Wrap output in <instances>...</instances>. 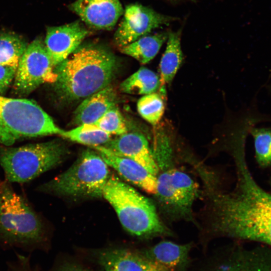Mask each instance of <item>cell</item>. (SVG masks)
I'll return each instance as SVG.
<instances>
[{"label":"cell","instance_id":"13","mask_svg":"<svg viewBox=\"0 0 271 271\" xmlns=\"http://www.w3.org/2000/svg\"><path fill=\"white\" fill-rule=\"evenodd\" d=\"M111 152L137 162L157 176L159 169L148 140L138 132H126L111 139L104 145Z\"/></svg>","mask_w":271,"mask_h":271},{"label":"cell","instance_id":"31","mask_svg":"<svg viewBox=\"0 0 271 271\" xmlns=\"http://www.w3.org/2000/svg\"><path fill=\"white\" fill-rule=\"evenodd\" d=\"M270 184H271V178H270Z\"/></svg>","mask_w":271,"mask_h":271},{"label":"cell","instance_id":"18","mask_svg":"<svg viewBox=\"0 0 271 271\" xmlns=\"http://www.w3.org/2000/svg\"><path fill=\"white\" fill-rule=\"evenodd\" d=\"M180 30L169 32L167 46L161 58L160 69L161 72V90L163 87L171 82L182 63L183 55L181 45Z\"/></svg>","mask_w":271,"mask_h":271},{"label":"cell","instance_id":"4","mask_svg":"<svg viewBox=\"0 0 271 271\" xmlns=\"http://www.w3.org/2000/svg\"><path fill=\"white\" fill-rule=\"evenodd\" d=\"M44 234L39 215L9 182H0V240L12 245L31 246L42 242Z\"/></svg>","mask_w":271,"mask_h":271},{"label":"cell","instance_id":"6","mask_svg":"<svg viewBox=\"0 0 271 271\" xmlns=\"http://www.w3.org/2000/svg\"><path fill=\"white\" fill-rule=\"evenodd\" d=\"M63 131L36 102L0 95V143L8 146L24 138L60 136Z\"/></svg>","mask_w":271,"mask_h":271},{"label":"cell","instance_id":"9","mask_svg":"<svg viewBox=\"0 0 271 271\" xmlns=\"http://www.w3.org/2000/svg\"><path fill=\"white\" fill-rule=\"evenodd\" d=\"M57 79L51 59L41 38L27 46L18 63L14 88L20 94H28L41 84L54 83Z\"/></svg>","mask_w":271,"mask_h":271},{"label":"cell","instance_id":"30","mask_svg":"<svg viewBox=\"0 0 271 271\" xmlns=\"http://www.w3.org/2000/svg\"><path fill=\"white\" fill-rule=\"evenodd\" d=\"M165 1L170 2V3H179L181 2H184V1H191V2H194L195 0H164Z\"/></svg>","mask_w":271,"mask_h":271},{"label":"cell","instance_id":"21","mask_svg":"<svg viewBox=\"0 0 271 271\" xmlns=\"http://www.w3.org/2000/svg\"><path fill=\"white\" fill-rule=\"evenodd\" d=\"M60 136L71 141L90 147L104 145L111 139V134L93 124H83L70 130H63Z\"/></svg>","mask_w":271,"mask_h":271},{"label":"cell","instance_id":"17","mask_svg":"<svg viewBox=\"0 0 271 271\" xmlns=\"http://www.w3.org/2000/svg\"><path fill=\"white\" fill-rule=\"evenodd\" d=\"M116 105V95L110 86L83 99L74 113V123L93 124L106 112Z\"/></svg>","mask_w":271,"mask_h":271},{"label":"cell","instance_id":"14","mask_svg":"<svg viewBox=\"0 0 271 271\" xmlns=\"http://www.w3.org/2000/svg\"><path fill=\"white\" fill-rule=\"evenodd\" d=\"M94 258L103 271H166L141 252L111 248L94 252Z\"/></svg>","mask_w":271,"mask_h":271},{"label":"cell","instance_id":"19","mask_svg":"<svg viewBox=\"0 0 271 271\" xmlns=\"http://www.w3.org/2000/svg\"><path fill=\"white\" fill-rule=\"evenodd\" d=\"M168 33L169 32L165 31L144 36L121 48V51L142 64L148 63L158 54L164 43L167 40Z\"/></svg>","mask_w":271,"mask_h":271},{"label":"cell","instance_id":"2","mask_svg":"<svg viewBox=\"0 0 271 271\" xmlns=\"http://www.w3.org/2000/svg\"><path fill=\"white\" fill-rule=\"evenodd\" d=\"M116 70L113 54L99 46L79 47L54 68L55 91L65 102L77 101L110 85Z\"/></svg>","mask_w":271,"mask_h":271},{"label":"cell","instance_id":"27","mask_svg":"<svg viewBox=\"0 0 271 271\" xmlns=\"http://www.w3.org/2000/svg\"><path fill=\"white\" fill-rule=\"evenodd\" d=\"M12 271H33L28 257L19 255L18 260L11 265Z\"/></svg>","mask_w":271,"mask_h":271},{"label":"cell","instance_id":"23","mask_svg":"<svg viewBox=\"0 0 271 271\" xmlns=\"http://www.w3.org/2000/svg\"><path fill=\"white\" fill-rule=\"evenodd\" d=\"M254 141L255 155L261 168L271 165V126H252L249 131Z\"/></svg>","mask_w":271,"mask_h":271},{"label":"cell","instance_id":"12","mask_svg":"<svg viewBox=\"0 0 271 271\" xmlns=\"http://www.w3.org/2000/svg\"><path fill=\"white\" fill-rule=\"evenodd\" d=\"M68 7L88 26L98 30L113 29L124 13L119 0H76Z\"/></svg>","mask_w":271,"mask_h":271},{"label":"cell","instance_id":"28","mask_svg":"<svg viewBox=\"0 0 271 271\" xmlns=\"http://www.w3.org/2000/svg\"><path fill=\"white\" fill-rule=\"evenodd\" d=\"M54 271H91L83 266L73 262H65L59 265Z\"/></svg>","mask_w":271,"mask_h":271},{"label":"cell","instance_id":"5","mask_svg":"<svg viewBox=\"0 0 271 271\" xmlns=\"http://www.w3.org/2000/svg\"><path fill=\"white\" fill-rule=\"evenodd\" d=\"M109 176L108 166L99 154L88 149L69 169L38 187L37 190L73 197H102Z\"/></svg>","mask_w":271,"mask_h":271},{"label":"cell","instance_id":"3","mask_svg":"<svg viewBox=\"0 0 271 271\" xmlns=\"http://www.w3.org/2000/svg\"><path fill=\"white\" fill-rule=\"evenodd\" d=\"M102 197L113 207L123 228L132 235L143 237L172 235L153 202L114 175H110Z\"/></svg>","mask_w":271,"mask_h":271},{"label":"cell","instance_id":"25","mask_svg":"<svg viewBox=\"0 0 271 271\" xmlns=\"http://www.w3.org/2000/svg\"><path fill=\"white\" fill-rule=\"evenodd\" d=\"M93 124L111 135L119 136L128 131L124 118L116 105L109 109Z\"/></svg>","mask_w":271,"mask_h":271},{"label":"cell","instance_id":"8","mask_svg":"<svg viewBox=\"0 0 271 271\" xmlns=\"http://www.w3.org/2000/svg\"><path fill=\"white\" fill-rule=\"evenodd\" d=\"M173 165L171 162L158 167L154 195L159 210L169 221L195 223L193 205L199 195L198 185L188 174Z\"/></svg>","mask_w":271,"mask_h":271},{"label":"cell","instance_id":"29","mask_svg":"<svg viewBox=\"0 0 271 271\" xmlns=\"http://www.w3.org/2000/svg\"><path fill=\"white\" fill-rule=\"evenodd\" d=\"M263 87L267 95L271 97V65L269 69L268 74Z\"/></svg>","mask_w":271,"mask_h":271},{"label":"cell","instance_id":"26","mask_svg":"<svg viewBox=\"0 0 271 271\" xmlns=\"http://www.w3.org/2000/svg\"><path fill=\"white\" fill-rule=\"evenodd\" d=\"M16 67L0 65V94L7 90L14 79Z\"/></svg>","mask_w":271,"mask_h":271},{"label":"cell","instance_id":"24","mask_svg":"<svg viewBox=\"0 0 271 271\" xmlns=\"http://www.w3.org/2000/svg\"><path fill=\"white\" fill-rule=\"evenodd\" d=\"M137 109L141 116L153 125H156L165 110L164 101L156 92L143 95L137 102Z\"/></svg>","mask_w":271,"mask_h":271},{"label":"cell","instance_id":"20","mask_svg":"<svg viewBox=\"0 0 271 271\" xmlns=\"http://www.w3.org/2000/svg\"><path fill=\"white\" fill-rule=\"evenodd\" d=\"M160 86L159 76L149 69L142 67L123 81L119 89L125 93L144 95L156 92Z\"/></svg>","mask_w":271,"mask_h":271},{"label":"cell","instance_id":"22","mask_svg":"<svg viewBox=\"0 0 271 271\" xmlns=\"http://www.w3.org/2000/svg\"><path fill=\"white\" fill-rule=\"evenodd\" d=\"M26 41L12 33H0V65L17 68L27 47Z\"/></svg>","mask_w":271,"mask_h":271},{"label":"cell","instance_id":"10","mask_svg":"<svg viewBox=\"0 0 271 271\" xmlns=\"http://www.w3.org/2000/svg\"><path fill=\"white\" fill-rule=\"evenodd\" d=\"M123 15L113 36L115 44L120 48L178 19L138 3L126 6Z\"/></svg>","mask_w":271,"mask_h":271},{"label":"cell","instance_id":"1","mask_svg":"<svg viewBox=\"0 0 271 271\" xmlns=\"http://www.w3.org/2000/svg\"><path fill=\"white\" fill-rule=\"evenodd\" d=\"M232 154L236 174L233 189L219 190L212 178L203 181L207 197L206 225L216 234L271 245V193L250 172L244 144H236Z\"/></svg>","mask_w":271,"mask_h":271},{"label":"cell","instance_id":"7","mask_svg":"<svg viewBox=\"0 0 271 271\" xmlns=\"http://www.w3.org/2000/svg\"><path fill=\"white\" fill-rule=\"evenodd\" d=\"M68 152L57 140L21 147H0V166L6 181L25 183L61 164Z\"/></svg>","mask_w":271,"mask_h":271},{"label":"cell","instance_id":"16","mask_svg":"<svg viewBox=\"0 0 271 271\" xmlns=\"http://www.w3.org/2000/svg\"><path fill=\"white\" fill-rule=\"evenodd\" d=\"M192 244L161 241L141 252L147 258L166 271H179L189 263Z\"/></svg>","mask_w":271,"mask_h":271},{"label":"cell","instance_id":"11","mask_svg":"<svg viewBox=\"0 0 271 271\" xmlns=\"http://www.w3.org/2000/svg\"><path fill=\"white\" fill-rule=\"evenodd\" d=\"M89 33L80 21L48 27L44 44L54 67L72 54Z\"/></svg>","mask_w":271,"mask_h":271},{"label":"cell","instance_id":"15","mask_svg":"<svg viewBox=\"0 0 271 271\" xmlns=\"http://www.w3.org/2000/svg\"><path fill=\"white\" fill-rule=\"evenodd\" d=\"M90 148L94 149L106 164L114 169L125 180L149 193H155L156 177L143 166L129 158L113 154L103 146Z\"/></svg>","mask_w":271,"mask_h":271}]
</instances>
